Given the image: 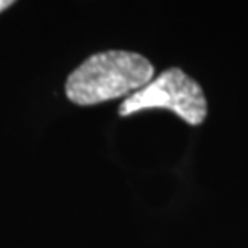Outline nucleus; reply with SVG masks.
<instances>
[{
	"label": "nucleus",
	"instance_id": "obj_2",
	"mask_svg": "<svg viewBox=\"0 0 248 248\" xmlns=\"http://www.w3.org/2000/svg\"><path fill=\"white\" fill-rule=\"evenodd\" d=\"M148 108H168L192 126L202 124L208 113L202 86L179 68L166 69L143 89L129 95L121 103L120 115L129 116Z\"/></svg>",
	"mask_w": 248,
	"mask_h": 248
},
{
	"label": "nucleus",
	"instance_id": "obj_1",
	"mask_svg": "<svg viewBox=\"0 0 248 248\" xmlns=\"http://www.w3.org/2000/svg\"><path fill=\"white\" fill-rule=\"evenodd\" d=\"M155 68L136 52L108 50L89 57L66 79V97L76 105H97L140 91L153 81Z\"/></svg>",
	"mask_w": 248,
	"mask_h": 248
},
{
	"label": "nucleus",
	"instance_id": "obj_3",
	"mask_svg": "<svg viewBox=\"0 0 248 248\" xmlns=\"http://www.w3.org/2000/svg\"><path fill=\"white\" fill-rule=\"evenodd\" d=\"M13 2L12 0H0V12H3V10H7L8 7H12Z\"/></svg>",
	"mask_w": 248,
	"mask_h": 248
}]
</instances>
